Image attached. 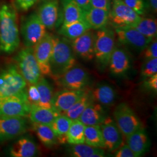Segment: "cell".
<instances>
[{
	"instance_id": "cell-33",
	"label": "cell",
	"mask_w": 157,
	"mask_h": 157,
	"mask_svg": "<svg viewBox=\"0 0 157 157\" xmlns=\"http://www.w3.org/2000/svg\"><path fill=\"white\" fill-rule=\"evenodd\" d=\"M84 143L101 148H105L100 125L86 126L84 129Z\"/></svg>"
},
{
	"instance_id": "cell-16",
	"label": "cell",
	"mask_w": 157,
	"mask_h": 157,
	"mask_svg": "<svg viewBox=\"0 0 157 157\" xmlns=\"http://www.w3.org/2000/svg\"><path fill=\"white\" fill-rule=\"evenodd\" d=\"M86 90H72L64 89L54 94L52 108L60 114L67 111L83 95Z\"/></svg>"
},
{
	"instance_id": "cell-42",
	"label": "cell",
	"mask_w": 157,
	"mask_h": 157,
	"mask_svg": "<svg viewBox=\"0 0 157 157\" xmlns=\"http://www.w3.org/2000/svg\"><path fill=\"white\" fill-rule=\"evenodd\" d=\"M91 6L109 12L111 10L110 0H91Z\"/></svg>"
},
{
	"instance_id": "cell-4",
	"label": "cell",
	"mask_w": 157,
	"mask_h": 157,
	"mask_svg": "<svg viewBox=\"0 0 157 157\" xmlns=\"http://www.w3.org/2000/svg\"><path fill=\"white\" fill-rule=\"evenodd\" d=\"M115 32L106 27L98 30L95 33L94 58L101 70H104L108 66L110 57L115 48Z\"/></svg>"
},
{
	"instance_id": "cell-32",
	"label": "cell",
	"mask_w": 157,
	"mask_h": 157,
	"mask_svg": "<svg viewBox=\"0 0 157 157\" xmlns=\"http://www.w3.org/2000/svg\"><path fill=\"white\" fill-rule=\"evenodd\" d=\"M136 29L147 37L153 39L157 37V19L151 17H141L133 25L130 26Z\"/></svg>"
},
{
	"instance_id": "cell-6",
	"label": "cell",
	"mask_w": 157,
	"mask_h": 157,
	"mask_svg": "<svg viewBox=\"0 0 157 157\" xmlns=\"http://www.w3.org/2000/svg\"><path fill=\"white\" fill-rule=\"evenodd\" d=\"M113 119L122 135L126 137L143 128L140 119L126 103L119 104L113 112Z\"/></svg>"
},
{
	"instance_id": "cell-23",
	"label": "cell",
	"mask_w": 157,
	"mask_h": 157,
	"mask_svg": "<svg viewBox=\"0 0 157 157\" xmlns=\"http://www.w3.org/2000/svg\"><path fill=\"white\" fill-rule=\"evenodd\" d=\"M109 11L90 7L84 11V20L91 29L99 30L105 28L109 21Z\"/></svg>"
},
{
	"instance_id": "cell-37",
	"label": "cell",
	"mask_w": 157,
	"mask_h": 157,
	"mask_svg": "<svg viewBox=\"0 0 157 157\" xmlns=\"http://www.w3.org/2000/svg\"><path fill=\"white\" fill-rule=\"evenodd\" d=\"M27 96L30 105H38L40 101V93L36 84H30L27 90Z\"/></svg>"
},
{
	"instance_id": "cell-31",
	"label": "cell",
	"mask_w": 157,
	"mask_h": 157,
	"mask_svg": "<svg viewBox=\"0 0 157 157\" xmlns=\"http://www.w3.org/2000/svg\"><path fill=\"white\" fill-rule=\"evenodd\" d=\"M91 94L90 90H86L84 94L76 101L72 107L63 114L72 120L78 119L85 110V109L94 102Z\"/></svg>"
},
{
	"instance_id": "cell-10",
	"label": "cell",
	"mask_w": 157,
	"mask_h": 157,
	"mask_svg": "<svg viewBox=\"0 0 157 157\" xmlns=\"http://www.w3.org/2000/svg\"><path fill=\"white\" fill-rule=\"evenodd\" d=\"M115 32L119 42L136 52H141L152 40L129 26L115 28Z\"/></svg>"
},
{
	"instance_id": "cell-40",
	"label": "cell",
	"mask_w": 157,
	"mask_h": 157,
	"mask_svg": "<svg viewBox=\"0 0 157 157\" xmlns=\"http://www.w3.org/2000/svg\"><path fill=\"white\" fill-rule=\"evenodd\" d=\"M143 86L146 90L157 93V73L144 80Z\"/></svg>"
},
{
	"instance_id": "cell-20",
	"label": "cell",
	"mask_w": 157,
	"mask_h": 157,
	"mask_svg": "<svg viewBox=\"0 0 157 157\" xmlns=\"http://www.w3.org/2000/svg\"><path fill=\"white\" fill-rule=\"evenodd\" d=\"M38 151L36 143L29 137L19 138L10 148V154L13 157H35Z\"/></svg>"
},
{
	"instance_id": "cell-22",
	"label": "cell",
	"mask_w": 157,
	"mask_h": 157,
	"mask_svg": "<svg viewBox=\"0 0 157 157\" xmlns=\"http://www.w3.org/2000/svg\"><path fill=\"white\" fill-rule=\"evenodd\" d=\"M90 94L95 102L107 107L112 106L115 104L117 96L113 87L105 83L97 85L90 90Z\"/></svg>"
},
{
	"instance_id": "cell-44",
	"label": "cell",
	"mask_w": 157,
	"mask_h": 157,
	"mask_svg": "<svg viewBox=\"0 0 157 157\" xmlns=\"http://www.w3.org/2000/svg\"><path fill=\"white\" fill-rule=\"evenodd\" d=\"M149 4L151 7V9L154 12L157 13V0H148Z\"/></svg>"
},
{
	"instance_id": "cell-11",
	"label": "cell",
	"mask_w": 157,
	"mask_h": 157,
	"mask_svg": "<svg viewBox=\"0 0 157 157\" xmlns=\"http://www.w3.org/2000/svg\"><path fill=\"white\" fill-rule=\"evenodd\" d=\"M56 81L64 89L84 90L90 83V75L83 67L75 65Z\"/></svg>"
},
{
	"instance_id": "cell-9",
	"label": "cell",
	"mask_w": 157,
	"mask_h": 157,
	"mask_svg": "<svg viewBox=\"0 0 157 157\" xmlns=\"http://www.w3.org/2000/svg\"><path fill=\"white\" fill-rule=\"evenodd\" d=\"M140 18V16L123 0H113L112 9L109 12V20L115 28L130 26Z\"/></svg>"
},
{
	"instance_id": "cell-36",
	"label": "cell",
	"mask_w": 157,
	"mask_h": 157,
	"mask_svg": "<svg viewBox=\"0 0 157 157\" xmlns=\"http://www.w3.org/2000/svg\"><path fill=\"white\" fill-rule=\"evenodd\" d=\"M141 53L144 60L157 58V37L152 40L151 41Z\"/></svg>"
},
{
	"instance_id": "cell-12",
	"label": "cell",
	"mask_w": 157,
	"mask_h": 157,
	"mask_svg": "<svg viewBox=\"0 0 157 157\" xmlns=\"http://www.w3.org/2000/svg\"><path fill=\"white\" fill-rule=\"evenodd\" d=\"M27 129L25 117H0V144L23 135Z\"/></svg>"
},
{
	"instance_id": "cell-30",
	"label": "cell",
	"mask_w": 157,
	"mask_h": 157,
	"mask_svg": "<svg viewBox=\"0 0 157 157\" xmlns=\"http://www.w3.org/2000/svg\"><path fill=\"white\" fill-rule=\"evenodd\" d=\"M40 93L39 105L45 108H52V98L54 96L53 88L50 83L44 78L41 77L36 84Z\"/></svg>"
},
{
	"instance_id": "cell-27",
	"label": "cell",
	"mask_w": 157,
	"mask_h": 157,
	"mask_svg": "<svg viewBox=\"0 0 157 157\" xmlns=\"http://www.w3.org/2000/svg\"><path fill=\"white\" fill-rule=\"evenodd\" d=\"M91 29L85 20L62 24L58 30V33L69 40L75 39Z\"/></svg>"
},
{
	"instance_id": "cell-26",
	"label": "cell",
	"mask_w": 157,
	"mask_h": 157,
	"mask_svg": "<svg viewBox=\"0 0 157 157\" xmlns=\"http://www.w3.org/2000/svg\"><path fill=\"white\" fill-rule=\"evenodd\" d=\"M32 129L41 143L47 147L59 144L56 135L49 124L33 123Z\"/></svg>"
},
{
	"instance_id": "cell-43",
	"label": "cell",
	"mask_w": 157,
	"mask_h": 157,
	"mask_svg": "<svg viewBox=\"0 0 157 157\" xmlns=\"http://www.w3.org/2000/svg\"><path fill=\"white\" fill-rule=\"evenodd\" d=\"M84 11L89 9L91 6V0H73Z\"/></svg>"
},
{
	"instance_id": "cell-38",
	"label": "cell",
	"mask_w": 157,
	"mask_h": 157,
	"mask_svg": "<svg viewBox=\"0 0 157 157\" xmlns=\"http://www.w3.org/2000/svg\"><path fill=\"white\" fill-rule=\"evenodd\" d=\"M124 2L133 9L139 15H143L144 12L145 5L144 0H123Z\"/></svg>"
},
{
	"instance_id": "cell-39",
	"label": "cell",
	"mask_w": 157,
	"mask_h": 157,
	"mask_svg": "<svg viewBox=\"0 0 157 157\" xmlns=\"http://www.w3.org/2000/svg\"><path fill=\"white\" fill-rule=\"evenodd\" d=\"M114 157H137L133 151L130 149L129 146L124 144L120 146L114 154Z\"/></svg>"
},
{
	"instance_id": "cell-17",
	"label": "cell",
	"mask_w": 157,
	"mask_h": 157,
	"mask_svg": "<svg viewBox=\"0 0 157 157\" xmlns=\"http://www.w3.org/2000/svg\"><path fill=\"white\" fill-rule=\"evenodd\" d=\"M58 0H45L40 5L37 15L46 29L52 30L59 20Z\"/></svg>"
},
{
	"instance_id": "cell-28",
	"label": "cell",
	"mask_w": 157,
	"mask_h": 157,
	"mask_svg": "<svg viewBox=\"0 0 157 157\" xmlns=\"http://www.w3.org/2000/svg\"><path fill=\"white\" fill-rule=\"evenodd\" d=\"M68 152L70 156L73 157H103L105 154L103 148L86 143L72 145Z\"/></svg>"
},
{
	"instance_id": "cell-13",
	"label": "cell",
	"mask_w": 157,
	"mask_h": 157,
	"mask_svg": "<svg viewBox=\"0 0 157 157\" xmlns=\"http://www.w3.org/2000/svg\"><path fill=\"white\" fill-rule=\"evenodd\" d=\"M53 36L46 33L39 41L33 47L34 54L38 63L41 75L50 76L51 56L53 48Z\"/></svg>"
},
{
	"instance_id": "cell-25",
	"label": "cell",
	"mask_w": 157,
	"mask_h": 157,
	"mask_svg": "<svg viewBox=\"0 0 157 157\" xmlns=\"http://www.w3.org/2000/svg\"><path fill=\"white\" fill-rule=\"evenodd\" d=\"M63 23L84 20V11L73 0H62Z\"/></svg>"
},
{
	"instance_id": "cell-35",
	"label": "cell",
	"mask_w": 157,
	"mask_h": 157,
	"mask_svg": "<svg viewBox=\"0 0 157 157\" xmlns=\"http://www.w3.org/2000/svg\"><path fill=\"white\" fill-rule=\"evenodd\" d=\"M157 73V58L145 60L141 69V78L143 80Z\"/></svg>"
},
{
	"instance_id": "cell-14",
	"label": "cell",
	"mask_w": 157,
	"mask_h": 157,
	"mask_svg": "<svg viewBox=\"0 0 157 157\" xmlns=\"http://www.w3.org/2000/svg\"><path fill=\"white\" fill-rule=\"evenodd\" d=\"M95 33L91 29L72 40V48L75 56L84 61H91L94 58Z\"/></svg>"
},
{
	"instance_id": "cell-3",
	"label": "cell",
	"mask_w": 157,
	"mask_h": 157,
	"mask_svg": "<svg viewBox=\"0 0 157 157\" xmlns=\"http://www.w3.org/2000/svg\"><path fill=\"white\" fill-rule=\"evenodd\" d=\"M26 86L16 65H10L0 72V97L26 94Z\"/></svg>"
},
{
	"instance_id": "cell-5",
	"label": "cell",
	"mask_w": 157,
	"mask_h": 157,
	"mask_svg": "<svg viewBox=\"0 0 157 157\" xmlns=\"http://www.w3.org/2000/svg\"><path fill=\"white\" fill-rule=\"evenodd\" d=\"M17 67L25 79L30 84H36L41 77L39 67L34 54L33 48H24L15 57Z\"/></svg>"
},
{
	"instance_id": "cell-21",
	"label": "cell",
	"mask_w": 157,
	"mask_h": 157,
	"mask_svg": "<svg viewBox=\"0 0 157 157\" xmlns=\"http://www.w3.org/2000/svg\"><path fill=\"white\" fill-rule=\"evenodd\" d=\"M107 118V113L102 105L93 102L87 107L78 119L86 126L100 125Z\"/></svg>"
},
{
	"instance_id": "cell-24",
	"label": "cell",
	"mask_w": 157,
	"mask_h": 157,
	"mask_svg": "<svg viewBox=\"0 0 157 157\" xmlns=\"http://www.w3.org/2000/svg\"><path fill=\"white\" fill-rule=\"evenodd\" d=\"M59 115L60 113L54 109L33 105H31L28 117L32 123L51 125Z\"/></svg>"
},
{
	"instance_id": "cell-29",
	"label": "cell",
	"mask_w": 157,
	"mask_h": 157,
	"mask_svg": "<svg viewBox=\"0 0 157 157\" xmlns=\"http://www.w3.org/2000/svg\"><path fill=\"white\" fill-rule=\"evenodd\" d=\"M72 120L64 114H60L56 117L51 126L56 135L59 144L67 143V133Z\"/></svg>"
},
{
	"instance_id": "cell-18",
	"label": "cell",
	"mask_w": 157,
	"mask_h": 157,
	"mask_svg": "<svg viewBox=\"0 0 157 157\" xmlns=\"http://www.w3.org/2000/svg\"><path fill=\"white\" fill-rule=\"evenodd\" d=\"M108 67L113 75H124L130 67V58L128 54L123 48L115 47L110 57Z\"/></svg>"
},
{
	"instance_id": "cell-7",
	"label": "cell",
	"mask_w": 157,
	"mask_h": 157,
	"mask_svg": "<svg viewBox=\"0 0 157 157\" xmlns=\"http://www.w3.org/2000/svg\"><path fill=\"white\" fill-rule=\"evenodd\" d=\"M30 107L27 93L22 95L0 97L1 117H28Z\"/></svg>"
},
{
	"instance_id": "cell-19",
	"label": "cell",
	"mask_w": 157,
	"mask_h": 157,
	"mask_svg": "<svg viewBox=\"0 0 157 157\" xmlns=\"http://www.w3.org/2000/svg\"><path fill=\"white\" fill-rule=\"evenodd\" d=\"M127 144L137 157H141L149 150L150 140L143 128L126 137Z\"/></svg>"
},
{
	"instance_id": "cell-41",
	"label": "cell",
	"mask_w": 157,
	"mask_h": 157,
	"mask_svg": "<svg viewBox=\"0 0 157 157\" xmlns=\"http://www.w3.org/2000/svg\"><path fill=\"white\" fill-rule=\"evenodd\" d=\"M37 0H15V6L17 9L23 11H28Z\"/></svg>"
},
{
	"instance_id": "cell-34",
	"label": "cell",
	"mask_w": 157,
	"mask_h": 157,
	"mask_svg": "<svg viewBox=\"0 0 157 157\" xmlns=\"http://www.w3.org/2000/svg\"><path fill=\"white\" fill-rule=\"evenodd\" d=\"M84 125L78 119L72 120L67 133V143L71 145L84 143Z\"/></svg>"
},
{
	"instance_id": "cell-1",
	"label": "cell",
	"mask_w": 157,
	"mask_h": 157,
	"mask_svg": "<svg viewBox=\"0 0 157 157\" xmlns=\"http://www.w3.org/2000/svg\"><path fill=\"white\" fill-rule=\"evenodd\" d=\"M20 44L19 32L16 9L11 4L0 7V50L12 54Z\"/></svg>"
},
{
	"instance_id": "cell-2",
	"label": "cell",
	"mask_w": 157,
	"mask_h": 157,
	"mask_svg": "<svg viewBox=\"0 0 157 157\" xmlns=\"http://www.w3.org/2000/svg\"><path fill=\"white\" fill-rule=\"evenodd\" d=\"M53 48L51 56L50 76L56 81L76 65V56L70 40L53 36Z\"/></svg>"
},
{
	"instance_id": "cell-8",
	"label": "cell",
	"mask_w": 157,
	"mask_h": 157,
	"mask_svg": "<svg viewBox=\"0 0 157 157\" xmlns=\"http://www.w3.org/2000/svg\"><path fill=\"white\" fill-rule=\"evenodd\" d=\"M21 30L24 44L28 47H34L47 33L45 26L36 12L23 19Z\"/></svg>"
},
{
	"instance_id": "cell-15",
	"label": "cell",
	"mask_w": 157,
	"mask_h": 157,
	"mask_svg": "<svg viewBox=\"0 0 157 157\" xmlns=\"http://www.w3.org/2000/svg\"><path fill=\"white\" fill-rule=\"evenodd\" d=\"M105 148L109 151L117 150L123 143L122 134L113 118L108 117L100 124Z\"/></svg>"
}]
</instances>
